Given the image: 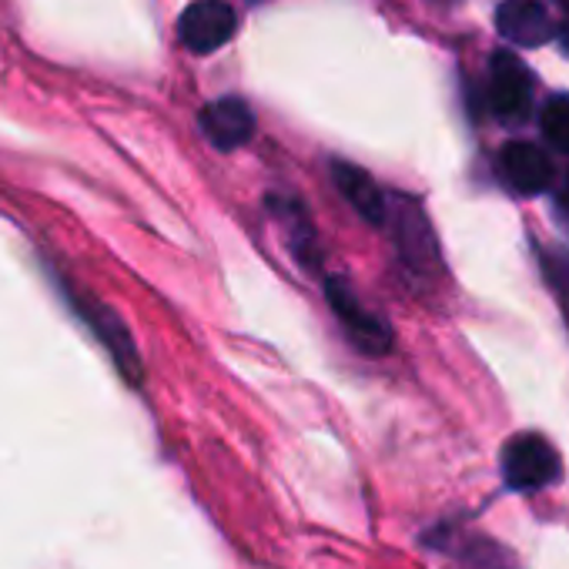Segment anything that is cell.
<instances>
[{"mask_svg": "<svg viewBox=\"0 0 569 569\" xmlns=\"http://www.w3.org/2000/svg\"><path fill=\"white\" fill-rule=\"evenodd\" d=\"M502 479L519 492L542 489L559 479V456L539 436H516L502 449Z\"/></svg>", "mask_w": 569, "mask_h": 569, "instance_id": "6da1fadb", "label": "cell"}, {"mask_svg": "<svg viewBox=\"0 0 569 569\" xmlns=\"http://www.w3.org/2000/svg\"><path fill=\"white\" fill-rule=\"evenodd\" d=\"M489 108L502 121H522L532 108L529 68L509 51H496L489 61Z\"/></svg>", "mask_w": 569, "mask_h": 569, "instance_id": "7a4b0ae2", "label": "cell"}, {"mask_svg": "<svg viewBox=\"0 0 569 569\" xmlns=\"http://www.w3.org/2000/svg\"><path fill=\"white\" fill-rule=\"evenodd\" d=\"M238 21L224 0H194L178 21V38L194 54H211L231 41Z\"/></svg>", "mask_w": 569, "mask_h": 569, "instance_id": "3957f363", "label": "cell"}, {"mask_svg": "<svg viewBox=\"0 0 569 569\" xmlns=\"http://www.w3.org/2000/svg\"><path fill=\"white\" fill-rule=\"evenodd\" d=\"M68 292V289H64ZM68 306H74L78 309V316L94 329V336L104 342V349L111 352V359H114V366L121 369V376L131 382V386H138L141 382V359H138V352H134V342H131V336L124 332V326L118 322V316H111L104 306H98V302H81V296H74V292H68Z\"/></svg>", "mask_w": 569, "mask_h": 569, "instance_id": "277c9868", "label": "cell"}, {"mask_svg": "<svg viewBox=\"0 0 569 569\" xmlns=\"http://www.w3.org/2000/svg\"><path fill=\"white\" fill-rule=\"evenodd\" d=\"M326 289H329L332 309H336L339 319L346 322V329H349V336L356 339V346H359L366 356H386L389 346H392V329H389L379 316L366 312V309L359 306V299L346 289V284H342L339 278H332V281L326 284Z\"/></svg>", "mask_w": 569, "mask_h": 569, "instance_id": "5b68a950", "label": "cell"}, {"mask_svg": "<svg viewBox=\"0 0 569 569\" xmlns=\"http://www.w3.org/2000/svg\"><path fill=\"white\" fill-rule=\"evenodd\" d=\"M496 31L519 48H542L556 34L539 0H502L496 11Z\"/></svg>", "mask_w": 569, "mask_h": 569, "instance_id": "8992f818", "label": "cell"}, {"mask_svg": "<svg viewBox=\"0 0 569 569\" xmlns=\"http://www.w3.org/2000/svg\"><path fill=\"white\" fill-rule=\"evenodd\" d=\"M499 174L519 194H539L552 181V161L529 141H509L499 151Z\"/></svg>", "mask_w": 569, "mask_h": 569, "instance_id": "52a82bcc", "label": "cell"}, {"mask_svg": "<svg viewBox=\"0 0 569 569\" xmlns=\"http://www.w3.org/2000/svg\"><path fill=\"white\" fill-rule=\"evenodd\" d=\"M201 131L218 151H234L251 141L254 134V114L244 101L238 98H221L211 101L201 111Z\"/></svg>", "mask_w": 569, "mask_h": 569, "instance_id": "ba28073f", "label": "cell"}, {"mask_svg": "<svg viewBox=\"0 0 569 569\" xmlns=\"http://www.w3.org/2000/svg\"><path fill=\"white\" fill-rule=\"evenodd\" d=\"M396 241L409 264L429 268L436 261V238L426 214L412 201H396Z\"/></svg>", "mask_w": 569, "mask_h": 569, "instance_id": "9c48e42d", "label": "cell"}, {"mask_svg": "<svg viewBox=\"0 0 569 569\" xmlns=\"http://www.w3.org/2000/svg\"><path fill=\"white\" fill-rule=\"evenodd\" d=\"M332 174H336V184H339V191L352 201V208L366 218V221H372V224H379V221H386V201H382V191L376 188V181L362 171V168H356V164H336L332 168Z\"/></svg>", "mask_w": 569, "mask_h": 569, "instance_id": "30bf717a", "label": "cell"}, {"mask_svg": "<svg viewBox=\"0 0 569 569\" xmlns=\"http://www.w3.org/2000/svg\"><path fill=\"white\" fill-rule=\"evenodd\" d=\"M539 128L556 151L569 154V94L549 98L539 111Z\"/></svg>", "mask_w": 569, "mask_h": 569, "instance_id": "8fae6325", "label": "cell"}, {"mask_svg": "<svg viewBox=\"0 0 569 569\" xmlns=\"http://www.w3.org/2000/svg\"><path fill=\"white\" fill-rule=\"evenodd\" d=\"M469 562H472V569H516V559L492 542H476Z\"/></svg>", "mask_w": 569, "mask_h": 569, "instance_id": "7c38bea8", "label": "cell"}, {"mask_svg": "<svg viewBox=\"0 0 569 569\" xmlns=\"http://www.w3.org/2000/svg\"><path fill=\"white\" fill-rule=\"evenodd\" d=\"M559 38H562V44H566V51H569V18L562 21V28H559Z\"/></svg>", "mask_w": 569, "mask_h": 569, "instance_id": "4fadbf2b", "label": "cell"}, {"mask_svg": "<svg viewBox=\"0 0 569 569\" xmlns=\"http://www.w3.org/2000/svg\"><path fill=\"white\" fill-rule=\"evenodd\" d=\"M562 201L569 204V178H566V191H562Z\"/></svg>", "mask_w": 569, "mask_h": 569, "instance_id": "5bb4252c", "label": "cell"}, {"mask_svg": "<svg viewBox=\"0 0 569 569\" xmlns=\"http://www.w3.org/2000/svg\"><path fill=\"white\" fill-rule=\"evenodd\" d=\"M556 4H562V8H566V11H569V0H556Z\"/></svg>", "mask_w": 569, "mask_h": 569, "instance_id": "9a60e30c", "label": "cell"}]
</instances>
